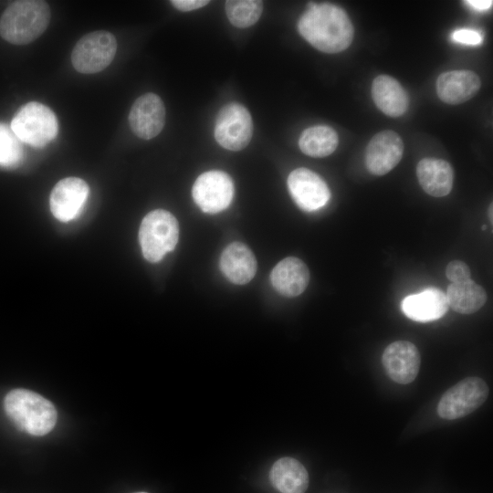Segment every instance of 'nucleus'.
Listing matches in <instances>:
<instances>
[{"instance_id":"28","label":"nucleus","mask_w":493,"mask_h":493,"mask_svg":"<svg viewBox=\"0 0 493 493\" xmlns=\"http://www.w3.org/2000/svg\"><path fill=\"white\" fill-rule=\"evenodd\" d=\"M172 5L178 10L187 12L199 9L206 5L207 0H173Z\"/></svg>"},{"instance_id":"10","label":"nucleus","mask_w":493,"mask_h":493,"mask_svg":"<svg viewBox=\"0 0 493 493\" xmlns=\"http://www.w3.org/2000/svg\"><path fill=\"white\" fill-rule=\"evenodd\" d=\"M288 187L291 197L299 208L307 212L324 206L330 192L324 180L307 168H298L288 177Z\"/></svg>"},{"instance_id":"15","label":"nucleus","mask_w":493,"mask_h":493,"mask_svg":"<svg viewBox=\"0 0 493 493\" xmlns=\"http://www.w3.org/2000/svg\"><path fill=\"white\" fill-rule=\"evenodd\" d=\"M481 87L477 74L471 70H451L439 75L436 93L445 103L456 105L472 99Z\"/></svg>"},{"instance_id":"5","label":"nucleus","mask_w":493,"mask_h":493,"mask_svg":"<svg viewBox=\"0 0 493 493\" xmlns=\"http://www.w3.org/2000/svg\"><path fill=\"white\" fill-rule=\"evenodd\" d=\"M10 128L22 142L43 147L56 138L58 124L55 113L47 106L31 101L16 111Z\"/></svg>"},{"instance_id":"27","label":"nucleus","mask_w":493,"mask_h":493,"mask_svg":"<svg viewBox=\"0 0 493 493\" xmlns=\"http://www.w3.org/2000/svg\"><path fill=\"white\" fill-rule=\"evenodd\" d=\"M452 39L461 44L477 46L482 43L483 37L476 30L462 28L453 32Z\"/></svg>"},{"instance_id":"6","label":"nucleus","mask_w":493,"mask_h":493,"mask_svg":"<svg viewBox=\"0 0 493 493\" xmlns=\"http://www.w3.org/2000/svg\"><path fill=\"white\" fill-rule=\"evenodd\" d=\"M117 41L105 30L88 33L75 45L71 53L74 68L83 74H93L106 68L113 60Z\"/></svg>"},{"instance_id":"3","label":"nucleus","mask_w":493,"mask_h":493,"mask_svg":"<svg viewBox=\"0 0 493 493\" xmlns=\"http://www.w3.org/2000/svg\"><path fill=\"white\" fill-rule=\"evenodd\" d=\"M50 15L49 5L45 1H15L0 17V36L11 44L26 45L45 32Z\"/></svg>"},{"instance_id":"19","label":"nucleus","mask_w":493,"mask_h":493,"mask_svg":"<svg viewBox=\"0 0 493 493\" xmlns=\"http://www.w3.org/2000/svg\"><path fill=\"white\" fill-rule=\"evenodd\" d=\"M416 175L423 190L432 196L443 197L452 190L454 171L445 160L422 159L417 164Z\"/></svg>"},{"instance_id":"14","label":"nucleus","mask_w":493,"mask_h":493,"mask_svg":"<svg viewBox=\"0 0 493 493\" xmlns=\"http://www.w3.org/2000/svg\"><path fill=\"white\" fill-rule=\"evenodd\" d=\"M89 192V185L80 178L60 180L50 194L49 205L53 215L62 222L74 219L82 210Z\"/></svg>"},{"instance_id":"24","label":"nucleus","mask_w":493,"mask_h":493,"mask_svg":"<svg viewBox=\"0 0 493 493\" xmlns=\"http://www.w3.org/2000/svg\"><path fill=\"white\" fill-rule=\"evenodd\" d=\"M226 14L232 25L239 28L254 25L260 17L263 2L258 0H227Z\"/></svg>"},{"instance_id":"21","label":"nucleus","mask_w":493,"mask_h":493,"mask_svg":"<svg viewBox=\"0 0 493 493\" xmlns=\"http://www.w3.org/2000/svg\"><path fill=\"white\" fill-rule=\"evenodd\" d=\"M269 477L274 488L281 493H305L309 486L306 468L292 457L277 460L270 469Z\"/></svg>"},{"instance_id":"11","label":"nucleus","mask_w":493,"mask_h":493,"mask_svg":"<svg viewBox=\"0 0 493 493\" xmlns=\"http://www.w3.org/2000/svg\"><path fill=\"white\" fill-rule=\"evenodd\" d=\"M404 142L398 133L385 130L376 133L365 149V165L374 175H383L393 170L401 161Z\"/></svg>"},{"instance_id":"22","label":"nucleus","mask_w":493,"mask_h":493,"mask_svg":"<svg viewBox=\"0 0 493 493\" xmlns=\"http://www.w3.org/2000/svg\"><path fill=\"white\" fill-rule=\"evenodd\" d=\"M446 297L448 306L461 314L475 313L488 298L485 289L471 279L451 283Z\"/></svg>"},{"instance_id":"29","label":"nucleus","mask_w":493,"mask_h":493,"mask_svg":"<svg viewBox=\"0 0 493 493\" xmlns=\"http://www.w3.org/2000/svg\"><path fill=\"white\" fill-rule=\"evenodd\" d=\"M467 5L471 6L473 9L478 11H485L491 8L493 2L491 0H467L465 1Z\"/></svg>"},{"instance_id":"17","label":"nucleus","mask_w":493,"mask_h":493,"mask_svg":"<svg viewBox=\"0 0 493 493\" xmlns=\"http://www.w3.org/2000/svg\"><path fill=\"white\" fill-rule=\"evenodd\" d=\"M270 280L279 294L296 297L306 289L309 281V272L301 259L288 257L275 266L270 274Z\"/></svg>"},{"instance_id":"31","label":"nucleus","mask_w":493,"mask_h":493,"mask_svg":"<svg viewBox=\"0 0 493 493\" xmlns=\"http://www.w3.org/2000/svg\"><path fill=\"white\" fill-rule=\"evenodd\" d=\"M138 493H146V492H138Z\"/></svg>"},{"instance_id":"9","label":"nucleus","mask_w":493,"mask_h":493,"mask_svg":"<svg viewBox=\"0 0 493 493\" xmlns=\"http://www.w3.org/2000/svg\"><path fill=\"white\" fill-rule=\"evenodd\" d=\"M193 198L200 209L208 214L219 213L231 204L234 184L231 177L222 171L202 173L192 189Z\"/></svg>"},{"instance_id":"16","label":"nucleus","mask_w":493,"mask_h":493,"mask_svg":"<svg viewBox=\"0 0 493 493\" xmlns=\"http://www.w3.org/2000/svg\"><path fill=\"white\" fill-rule=\"evenodd\" d=\"M448 303L446 294L437 288H427L420 293L405 297L401 309L409 319L428 322L443 317L447 309Z\"/></svg>"},{"instance_id":"30","label":"nucleus","mask_w":493,"mask_h":493,"mask_svg":"<svg viewBox=\"0 0 493 493\" xmlns=\"http://www.w3.org/2000/svg\"><path fill=\"white\" fill-rule=\"evenodd\" d=\"M492 211H493V209H492V204H490V206L488 207V218H489V220H490L491 223H492V221H493Z\"/></svg>"},{"instance_id":"26","label":"nucleus","mask_w":493,"mask_h":493,"mask_svg":"<svg viewBox=\"0 0 493 493\" xmlns=\"http://www.w3.org/2000/svg\"><path fill=\"white\" fill-rule=\"evenodd\" d=\"M470 275L468 266L461 260H452L446 267V276L452 283L470 279Z\"/></svg>"},{"instance_id":"4","label":"nucleus","mask_w":493,"mask_h":493,"mask_svg":"<svg viewBox=\"0 0 493 493\" xmlns=\"http://www.w3.org/2000/svg\"><path fill=\"white\" fill-rule=\"evenodd\" d=\"M179 238L176 218L168 211L156 209L147 214L139 229L142 255L152 263L159 262L174 249Z\"/></svg>"},{"instance_id":"7","label":"nucleus","mask_w":493,"mask_h":493,"mask_svg":"<svg viewBox=\"0 0 493 493\" xmlns=\"http://www.w3.org/2000/svg\"><path fill=\"white\" fill-rule=\"evenodd\" d=\"M488 393V386L481 378H465L442 395L437 404V414L446 420L464 417L482 405Z\"/></svg>"},{"instance_id":"2","label":"nucleus","mask_w":493,"mask_h":493,"mask_svg":"<svg viewBox=\"0 0 493 493\" xmlns=\"http://www.w3.org/2000/svg\"><path fill=\"white\" fill-rule=\"evenodd\" d=\"M4 409L16 427L32 435L49 433L57 422L53 404L26 389L10 391L4 399Z\"/></svg>"},{"instance_id":"13","label":"nucleus","mask_w":493,"mask_h":493,"mask_svg":"<svg viewBox=\"0 0 493 493\" xmlns=\"http://www.w3.org/2000/svg\"><path fill=\"white\" fill-rule=\"evenodd\" d=\"M382 362L387 375L393 382L408 384L418 374L421 356L414 343L407 341H396L385 348Z\"/></svg>"},{"instance_id":"8","label":"nucleus","mask_w":493,"mask_h":493,"mask_svg":"<svg viewBox=\"0 0 493 493\" xmlns=\"http://www.w3.org/2000/svg\"><path fill=\"white\" fill-rule=\"evenodd\" d=\"M253 133V122L248 110L238 102L221 108L215 125V138L225 149L240 151L247 146Z\"/></svg>"},{"instance_id":"1","label":"nucleus","mask_w":493,"mask_h":493,"mask_svg":"<svg viewBox=\"0 0 493 493\" xmlns=\"http://www.w3.org/2000/svg\"><path fill=\"white\" fill-rule=\"evenodd\" d=\"M301 37L325 53H339L352 42L353 26L347 13L333 4H310L298 22Z\"/></svg>"},{"instance_id":"18","label":"nucleus","mask_w":493,"mask_h":493,"mask_svg":"<svg viewBox=\"0 0 493 493\" xmlns=\"http://www.w3.org/2000/svg\"><path fill=\"white\" fill-rule=\"evenodd\" d=\"M220 268L230 282L243 285L255 277L257 260L246 245L234 242L223 251L220 257Z\"/></svg>"},{"instance_id":"20","label":"nucleus","mask_w":493,"mask_h":493,"mask_svg":"<svg viewBox=\"0 0 493 493\" xmlns=\"http://www.w3.org/2000/svg\"><path fill=\"white\" fill-rule=\"evenodd\" d=\"M372 97L377 108L390 117L402 116L409 106L405 89L388 75H380L373 79Z\"/></svg>"},{"instance_id":"23","label":"nucleus","mask_w":493,"mask_h":493,"mask_svg":"<svg viewBox=\"0 0 493 493\" xmlns=\"http://www.w3.org/2000/svg\"><path fill=\"white\" fill-rule=\"evenodd\" d=\"M337 132L329 126H313L306 129L299 140V149L311 157H326L337 148Z\"/></svg>"},{"instance_id":"25","label":"nucleus","mask_w":493,"mask_h":493,"mask_svg":"<svg viewBox=\"0 0 493 493\" xmlns=\"http://www.w3.org/2000/svg\"><path fill=\"white\" fill-rule=\"evenodd\" d=\"M22 143L9 126L0 122V166L12 168L19 164L24 156Z\"/></svg>"},{"instance_id":"12","label":"nucleus","mask_w":493,"mask_h":493,"mask_svg":"<svg viewBox=\"0 0 493 493\" xmlns=\"http://www.w3.org/2000/svg\"><path fill=\"white\" fill-rule=\"evenodd\" d=\"M165 123V108L161 98L152 92L139 97L129 113V124L133 133L143 140L157 136Z\"/></svg>"}]
</instances>
